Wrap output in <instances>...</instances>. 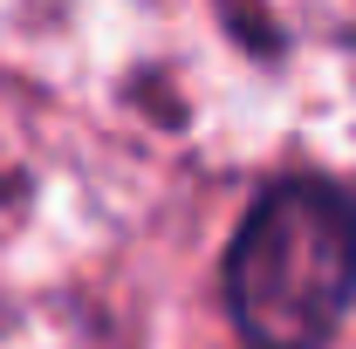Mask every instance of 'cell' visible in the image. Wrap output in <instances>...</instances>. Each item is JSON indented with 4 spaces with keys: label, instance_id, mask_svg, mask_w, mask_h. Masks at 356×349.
<instances>
[{
    "label": "cell",
    "instance_id": "obj_1",
    "mask_svg": "<svg viewBox=\"0 0 356 349\" xmlns=\"http://www.w3.org/2000/svg\"><path fill=\"white\" fill-rule=\"evenodd\" d=\"M356 288V213L322 178H288L226 254V302L254 349H315Z\"/></svg>",
    "mask_w": 356,
    "mask_h": 349
}]
</instances>
